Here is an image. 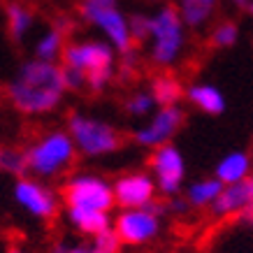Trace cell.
Instances as JSON below:
<instances>
[{
    "label": "cell",
    "mask_w": 253,
    "mask_h": 253,
    "mask_svg": "<svg viewBox=\"0 0 253 253\" xmlns=\"http://www.w3.org/2000/svg\"><path fill=\"white\" fill-rule=\"evenodd\" d=\"M65 93L61 65L38 58L23 63L7 86L9 102L28 116H44L58 109Z\"/></svg>",
    "instance_id": "6da1fadb"
},
{
    "label": "cell",
    "mask_w": 253,
    "mask_h": 253,
    "mask_svg": "<svg viewBox=\"0 0 253 253\" xmlns=\"http://www.w3.org/2000/svg\"><path fill=\"white\" fill-rule=\"evenodd\" d=\"M63 68L84 75L86 86L91 91H102L114 79L116 72V51L105 40H84L70 42L63 49Z\"/></svg>",
    "instance_id": "7a4b0ae2"
},
{
    "label": "cell",
    "mask_w": 253,
    "mask_h": 253,
    "mask_svg": "<svg viewBox=\"0 0 253 253\" xmlns=\"http://www.w3.org/2000/svg\"><path fill=\"white\" fill-rule=\"evenodd\" d=\"M26 172L33 179H56L77 158V149L65 130H49L26 151Z\"/></svg>",
    "instance_id": "3957f363"
},
{
    "label": "cell",
    "mask_w": 253,
    "mask_h": 253,
    "mask_svg": "<svg viewBox=\"0 0 253 253\" xmlns=\"http://www.w3.org/2000/svg\"><path fill=\"white\" fill-rule=\"evenodd\" d=\"M65 132L70 135L79 154L88 156V158L109 156L121 146V135L112 123L105 119H98V116L82 114V112L70 114Z\"/></svg>",
    "instance_id": "277c9868"
},
{
    "label": "cell",
    "mask_w": 253,
    "mask_h": 253,
    "mask_svg": "<svg viewBox=\"0 0 253 253\" xmlns=\"http://www.w3.org/2000/svg\"><path fill=\"white\" fill-rule=\"evenodd\" d=\"M149 42H151V61L161 68L174 65L186 46V26L176 7H161L149 23Z\"/></svg>",
    "instance_id": "5b68a950"
},
{
    "label": "cell",
    "mask_w": 253,
    "mask_h": 253,
    "mask_svg": "<svg viewBox=\"0 0 253 253\" xmlns=\"http://www.w3.org/2000/svg\"><path fill=\"white\" fill-rule=\"evenodd\" d=\"M79 12L91 26L102 33L105 42L114 51H119L121 56L132 51L135 42L128 31V16L121 12L119 0H82Z\"/></svg>",
    "instance_id": "8992f818"
},
{
    "label": "cell",
    "mask_w": 253,
    "mask_h": 253,
    "mask_svg": "<svg viewBox=\"0 0 253 253\" xmlns=\"http://www.w3.org/2000/svg\"><path fill=\"white\" fill-rule=\"evenodd\" d=\"M63 200H65L68 209H93V211L112 214V209L116 207L112 184L100 174L70 176L63 188Z\"/></svg>",
    "instance_id": "52a82bcc"
},
{
    "label": "cell",
    "mask_w": 253,
    "mask_h": 253,
    "mask_svg": "<svg viewBox=\"0 0 253 253\" xmlns=\"http://www.w3.org/2000/svg\"><path fill=\"white\" fill-rule=\"evenodd\" d=\"M165 211L168 209L161 207L158 202L144 209H121V214L112 221V230L121 239V244H149L161 235V218Z\"/></svg>",
    "instance_id": "ba28073f"
},
{
    "label": "cell",
    "mask_w": 253,
    "mask_h": 253,
    "mask_svg": "<svg viewBox=\"0 0 253 253\" xmlns=\"http://www.w3.org/2000/svg\"><path fill=\"white\" fill-rule=\"evenodd\" d=\"M151 179L156 191L169 198H176V193L184 188L186 181V161L184 154L172 142L154 149L151 154Z\"/></svg>",
    "instance_id": "9c48e42d"
},
{
    "label": "cell",
    "mask_w": 253,
    "mask_h": 253,
    "mask_svg": "<svg viewBox=\"0 0 253 253\" xmlns=\"http://www.w3.org/2000/svg\"><path fill=\"white\" fill-rule=\"evenodd\" d=\"M14 200L33 218L49 221L58 214V195L44 181L33 176H19L14 184Z\"/></svg>",
    "instance_id": "30bf717a"
},
{
    "label": "cell",
    "mask_w": 253,
    "mask_h": 253,
    "mask_svg": "<svg viewBox=\"0 0 253 253\" xmlns=\"http://www.w3.org/2000/svg\"><path fill=\"white\" fill-rule=\"evenodd\" d=\"M181 123H184V109L179 105L158 107L149 116V121L135 130V142L146 149H158L163 144H169V139H174V135L179 132Z\"/></svg>",
    "instance_id": "8fae6325"
},
{
    "label": "cell",
    "mask_w": 253,
    "mask_h": 253,
    "mask_svg": "<svg viewBox=\"0 0 253 253\" xmlns=\"http://www.w3.org/2000/svg\"><path fill=\"white\" fill-rule=\"evenodd\" d=\"M114 205L121 209H144L156 202V184L146 172H130L119 176L114 184Z\"/></svg>",
    "instance_id": "7c38bea8"
},
{
    "label": "cell",
    "mask_w": 253,
    "mask_h": 253,
    "mask_svg": "<svg viewBox=\"0 0 253 253\" xmlns=\"http://www.w3.org/2000/svg\"><path fill=\"white\" fill-rule=\"evenodd\" d=\"M253 207V179H244V181H237V184H228L223 186L218 198L214 200L211 205V214L218 216V218H235L242 211Z\"/></svg>",
    "instance_id": "4fadbf2b"
},
{
    "label": "cell",
    "mask_w": 253,
    "mask_h": 253,
    "mask_svg": "<svg viewBox=\"0 0 253 253\" xmlns=\"http://www.w3.org/2000/svg\"><path fill=\"white\" fill-rule=\"evenodd\" d=\"M184 98L195 109L209 116H218L225 112V95L221 93L218 86L207 84V82H198V84H191L188 88H184Z\"/></svg>",
    "instance_id": "5bb4252c"
},
{
    "label": "cell",
    "mask_w": 253,
    "mask_h": 253,
    "mask_svg": "<svg viewBox=\"0 0 253 253\" xmlns=\"http://www.w3.org/2000/svg\"><path fill=\"white\" fill-rule=\"evenodd\" d=\"M249 176H251V156L246 151H242V149L225 154L221 161L216 163L214 179L221 186L237 184V181H244Z\"/></svg>",
    "instance_id": "9a60e30c"
},
{
    "label": "cell",
    "mask_w": 253,
    "mask_h": 253,
    "mask_svg": "<svg viewBox=\"0 0 253 253\" xmlns=\"http://www.w3.org/2000/svg\"><path fill=\"white\" fill-rule=\"evenodd\" d=\"M68 223L82 235L95 237L100 232L112 228V214L107 211H93V209H68Z\"/></svg>",
    "instance_id": "2e32d148"
},
{
    "label": "cell",
    "mask_w": 253,
    "mask_h": 253,
    "mask_svg": "<svg viewBox=\"0 0 253 253\" xmlns=\"http://www.w3.org/2000/svg\"><path fill=\"white\" fill-rule=\"evenodd\" d=\"M218 0H179V16L186 28H202L214 16Z\"/></svg>",
    "instance_id": "e0dca14e"
},
{
    "label": "cell",
    "mask_w": 253,
    "mask_h": 253,
    "mask_svg": "<svg viewBox=\"0 0 253 253\" xmlns=\"http://www.w3.org/2000/svg\"><path fill=\"white\" fill-rule=\"evenodd\" d=\"M223 186L216 181L214 176H205V179H198L193 184L186 186V205L195 209H207L214 205V200L218 198Z\"/></svg>",
    "instance_id": "ac0fdd59"
},
{
    "label": "cell",
    "mask_w": 253,
    "mask_h": 253,
    "mask_svg": "<svg viewBox=\"0 0 253 253\" xmlns=\"http://www.w3.org/2000/svg\"><path fill=\"white\" fill-rule=\"evenodd\" d=\"M149 93H151L156 105L172 107V105H179V100L184 98V86L174 75H158L151 82V91Z\"/></svg>",
    "instance_id": "d6986e66"
},
{
    "label": "cell",
    "mask_w": 253,
    "mask_h": 253,
    "mask_svg": "<svg viewBox=\"0 0 253 253\" xmlns=\"http://www.w3.org/2000/svg\"><path fill=\"white\" fill-rule=\"evenodd\" d=\"M63 49H65V31L63 28H49L35 42V58L44 63H58Z\"/></svg>",
    "instance_id": "ffe728a7"
},
{
    "label": "cell",
    "mask_w": 253,
    "mask_h": 253,
    "mask_svg": "<svg viewBox=\"0 0 253 253\" xmlns=\"http://www.w3.org/2000/svg\"><path fill=\"white\" fill-rule=\"evenodd\" d=\"M5 12H7V31L12 40L21 42L28 38V33L33 31V23H35V16L31 9L21 2H9Z\"/></svg>",
    "instance_id": "44dd1931"
},
{
    "label": "cell",
    "mask_w": 253,
    "mask_h": 253,
    "mask_svg": "<svg viewBox=\"0 0 253 253\" xmlns=\"http://www.w3.org/2000/svg\"><path fill=\"white\" fill-rule=\"evenodd\" d=\"M156 109V102L151 98L149 91H135L130 98L126 100V112L132 116V119H144V116H151Z\"/></svg>",
    "instance_id": "7402d4cb"
},
{
    "label": "cell",
    "mask_w": 253,
    "mask_h": 253,
    "mask_svg": "<svg viewBox=\"0 0 253 253\" xmlns=\"http://www.w3.org/2000/svg\"><path fill=\"white\" fill-rule=\"evenodd\" d=\"M0 169H5L12 176H26V154L21 149H2L0 151Z\"/></svg>",
    "instance_id": "603a6c76"
},
{
    "label": "cell",
    "mask_w": 253,
    "mask_h": 253,
    "mask_svg": "<svg viewBox=\"0 0 253 253\" xmlns=\"http://www.w3.org/2000/svg\"><path fill=\"white\" fill-rule=\"evenodd\" d=\"M121 239L116 237V232L109 228V230L100 232L91 239V244L86 246L88 253H121Z\"/></svg>",
    "instance_id": "cb8c5ba5"
},
{
    "label": "cell",
    "mask_w": 253,
    "mask_h": 253,
    "mask_svg": "<svg viewBox=\"0 0 253 253\" xmlns=\"http://www.w3.org/2000/svg\"><path fill=\"white\" fill-rule=\"evenodd\" d=\"M237 40H239V28H237V23H232V21L218 23L214 31H211V42H214V46H221V49L235 46Z\"/></svg>",
    "instance_id": "d4e9b609"
},
{
    "label": "cell",
    "mask_w": 253,
    "mask_h": 253,
    "mask_svg": "<svg viewBox=\"0 0 253 253\" xmlns=\"http://www.w3.org/2000/svg\"><path fill=\"white\" fill-rule=\"evenodd\" d=\"M149 23H151V16L146 14L128 16V31H130L132 42H146L149 40Z\"/></svg>",
    "instance_id": "484cf974"
},
{
    "label": "cell",
    "mask_w": 253,
    "mask_h": 253,
    "mask_svg": "<svg viewBox=\"0 0 253 253\" xmlns=\"http://www.w3.org/2000/svg\"><path fill=\"white\" fill-rule=\"evenodd\" d=\"M49 253H88L86 244H68V242H58Z\"/></svg>",
    "instance_id": "4316f807"
},
{
    "label": "cell",
    "mask_w": 253,
    "mask_h": 253,
    "mask_svg": "<svg viewBox=\"0 0 253 253\" xmlns=\"http://www.w3.org/2000/svg\"><path fill=\"white\" fill-rule=\"evenodd\" d=\"M169 209H172V211H186V209H188V205H186V200H181V198H172Z\"/></svg>",
    "instance_id": "83f0119b"
},
{
    "label": "cell",
    "mask_w": 253,
    "mask_h": 253,
    "mask_svg": "<svg viewBox=\"0 0 253 253\" xmlns=\"http://www.w3.org/2000/svg\"><path fill=\"white\" fill-rule=\"evenodd\" d=\"M7 253H26V251H21V249H16V246H14V249H9Z\"/></svg>",
    "instance_id": "f1b7e54d"
},
{
    "label": "cell",
    "mask_w": 253,
    "mask_h": 253,
    "mask_svg": "<svg viewBox=\"0 0 253 253\" xmlns=\"http://www.w3.org/2000/svg\"><path fill=\"white\" fill-rule=\"evenodd\" d=\"M232 2H237V5H246L249 0H232Z\"/></svg>",
    "instance_id": "f546056e"
}]
</instances>
